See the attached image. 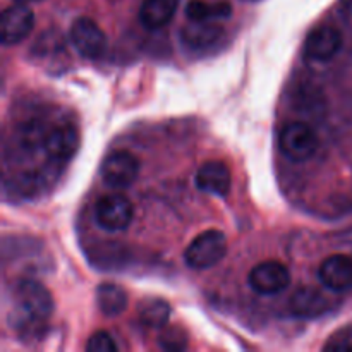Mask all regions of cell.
Here are the masks:
<instances>
[{
    "instance_id": "17",
    "label": "cell",
    "mask_w": 352,
    "mask_h": 352,
    "mask_svg": "<svg viewBox=\"0 0 352 352\" xmlns=\"http://www.w3.org/2000/svg\"><path fill=\"white\" fill-rule=\"evenodd\" d=\"M232 14L229 2L210 3L205 0H191L186 6V17L189 21H220L227 19Z\"/></svg>"
},
{
    "instance_id": "6",
    "label": "cell",
    "mask_w": 352,
    "mask_h": 352,
    "mask_svg": "<svg viewBox=\"0 0 352 352\" xmlns=\"http://www.w3.org/2000/svg\"><path fill=\"white\" fill-rule=\"evenodd\" d=\"M248 284L260 296L280 294L291 284V272L280 261L268 260L250 272Z\"/></svg>"
},
{
    "instance_id": "21",
    "label": "cell",
    "mask_w": 352,
    "mask_h": 352,
    "mask_svg": "<svg viewBox=\"0 0 352 352\" xmlns=\"http://www.w3.org/2000/svg\"><path fill=\"white\" fill-rule=\"evenodd\" d=\"M17 3H33V2H41V0H14Z\"/></svg>"
},
{
    "instance_id": "7",
    "label": "cell",
    "mask_w": 352,
    "mask_h": 352,
    "mask_svg": "<svg viewBox=\"0 0 352 352\" xmlns=\"http://www.w3.org/2000/svg\"><path fill=\"white\" fill-rule=\"evenodd\" d=\"M72 45L79 55L89 60H96L107 50V36L102 28L89 17H79L72 23L69 31Z\"/></svg>"
},
{
    "instance_id": "16",
    "label": "cell",
    "mask_w": 352,
    "mask_h": 352,
    "mask_svg": "<svg viewBox=\"0 0 352 352\" xmlns=\"http://www.w3.org/2000/svg\"><path fill=\"white\" fill-rule=\"evenodd\" d=\"M96 302L103 315L117 316L127 308V294L119 285L105 282L96 289Z\"/></svg>"
},
{
    "instance_id": "10",
    "label": "cell",
    "mask_w": 352,
    "mask_h": 352,
    "mask_svg": "<svg viewBox=\"0 0 352 352\" xmlns=\"http://www.w3.org/2000/svg\"><path fill=\"white\" fill-rule=\"evenodd\" d=\"M342 34L333 26H320L308 34L305 41L306 58L315 62H329L339 54Z\"/></svg>"
},
{
    "instance_id": "8",
    "label": "cell",
    "mask_w": 352,
    "mask_h": 352,
    "mask_svg": "<svg viewBox=\"0 0 352 352\" xmlns=\"http://www.w3.org/2000/svg\"><path fill=\"white\" fill-rule=\"evenodd\" d=\"M34 26V14L26 3H14L2 12L0 23V38L6 47L16 45L30 36Z\"/></svg>"
},
{
    "instance_id": "12",
    "label": "cell",
    "mask_w": 352,
    "mask_h": 352,
    "mask_svg": "<svg viewBox=\"0 0 352 352\" xmlns=\"http://www.w3.org/2000/svg\"><path fill=\"white\" fill-rule=\"evenodd\" d=\"M196 188L213 196H226L232 186L230 168L220 160H210L199 167L195 175Z\"/></svg>"
},
{
    "instance_id": "3",
    "label": "cell",
    "mask_w": 352,
    "mask_h": 352,
    "mask_svg": "<svg viewBox=\"0 0 352 352\" xmlns=\"http://www.w3.org/2000/svg\"><path fill=\"white\" fill-rule=\"evenodd\" d=\"M278 148L292 162H305L315 155L318 138L305 122H289L278 134Z\"/></svg>"
},
{
    "instance_id": "11",
    "label": "cell",
    "mask_w": 352,
    "mask_h": 352,
    "mask_svg": "<svg viewBox=\"0 0 352 352\" xmlns=\"http://www.w3.org/2000/svg\"><path fill=\"white\" fill-rule=\"evenodd\" d=\"M318 278L327 289L333 292H346L352 289V258L347 254H333L327 258L318 270Z\"/></svg>"
},
{
    "instance_id": "2",
    "label": "cell",
    "mask_w": 352,
    "mask_h": 352,
    "mask_svg": "<svg viewBox=\"0 0 352 352\" xmlns=\"http://www.w3.org/2000/svg\"><path fill=\"white\" fill-rule=\"evenodd\" d=\"M227 253V239L223 232L210 229L191 241L184 253L186 265L192 270H208L223 260Z\"/></svg>"
},
{
    "instance_id": "14",
    "label": "cell",
    "mask_w": 352,
    "mask_h": 352,
    "mask_svg": "<svg viewBox=\"0 0 352 352\" xmlns=\"http://www.w3.org/2000/svg\"><path fill=\"white\" fill-rule=\"evenodd\" d=\"M330 301L327 296L313 287H302L292 294L289 309L298 318H316L329 311Z\"/></svg>"
},
{
    "instance_id": "1",
    "label": "cell",
    "mask_w": 352,
    "mask_h": 352,
    "mask_svg": "<svg viewBox=\"0 0 352 352\" xmlns=\"http://www.w3.org/2000/svg\"><path fill=\"white\" fill-rule=\"evenodd\" d=\"M12 329L28 336L40 333L41 327L47 325L54 313V299L43 284L31 278L17 282L14 289Z\"/></svg>"
},
{
    "instance_id": "15",
    "label": "cell",
    "mask_w": 352,
    "mask_h": 352,
    "mask_svg": "<svg viewBox=\"0 0 352 352\" xmlns=\"http://www.w3.org/2000/svg\"><path fill=\"white\" fill-rule=\"evenodd\" d=\"M177 0H144L140 9V21L146 30H160L175 16Z\"/></svg>"
},
{
    "instance_id": "18",
    "label": "cell",
    "mask_w": 352,
    "mask_h": 352,
    "mask_svg": "<svg viewBox=\"0 0 352 352\" xmlns=\"http://www.w3.org/2000/svg\"><path fill=\"white\" fill-rule=\"evenodd\" d=\"M141 323L148 329H165L170 316V306L162 299H148L140 306Z\"/></svg>"
},
{
    "instance_id": "5",
    "label": "cell",
    "mask_w": 352,
    "mask_h": 352,
    "mask_svg": "<svg viewBox=\"0 0 352 352\" xmlns=\"http://www.w3.org/2000/svg\"><path fill=\"white\" fill-rule=\"evenodd\" d=\"M133 213V205L126 196L107 195L96 203L95 220L100 229L107 232H120L131 226Z\"/></svg>"
},
{
    "instance_id": "13",
    "label": "cell",
    "mask_w": 352,
    "mask_h": 352,
    "mask_svg": "<svg viewBox=\"0 0 352 352\" xmlns=\"http://www.w3.org/2000/svg\"><path fill=\"white\" fill-rule=\"evenodd\" d=\"M223 30L213 21H189L181 31L182 43L192 50H206L222 38Z\"/></svg>"
},
{
    "instance_id": "20",
    "label": "cell",
    "mask_w": 352,
    "mask_h": 352,
    "mask_svg": "<svg viewBox=\"0 0 352 352\" xmlns=\"http://www.w3.org/2000/svg\"><path fill=\"white\" fill-rule=\"evenodd\" d=\"M86 351L88 352H116L117 344L109 332H105V330H98V332L93 333V336L88 339V342H86Z\"/></svg>"
},
{
    "instance_id": "4",
    "label": "cell",
    "mask_w": 352,
    "mask_h": 352,
    "mask_svg": "<svg viewBox=\"0 0 352 352\" xmlns=\"http://www.w3.org/2000/svg\"><path fill=\"white\" fill-rule=\"evenodd\" d=\"M140 174V160L131 151H112L107 155L100 167L102 181L112 189H126Z\"/></svg>"
},
{
    "instance_id": "9",
    "label": "cell",
    "mask_w": 352,
    "mask_h": 352,
    "mask_svg": "<svg viewBox=\"0 0 352 352\" xmlns=\"http://www.w3.org/2000/svg\"><path fill=\"white\" fill-rule=\"evenodd\" d=\"M79 133L71 124H58V126L50 127L43 134V146L45 153L48 158L55 162L71 160L79 150Z\"/></svg>"
},
{
    "instance_id": "19",
    "label": "cell",
    "mask_w": 352,
    "mask_h": 352,
    "mask_svg": "<svg viewBox=\"0 0 352 352\" xmlns=\"http://www.w3.org/2000/svg\"><path fill=\"white\" fill-rule=\"evenodd\" d=\"M158 342H160L162 349L182 351L188 347V337L181 329H165Z\"/></svg>"
}]
</instances>
